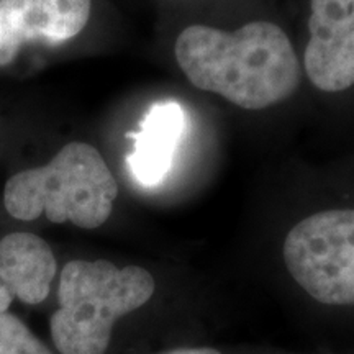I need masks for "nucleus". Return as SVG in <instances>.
I'll return each mask as SVG.
<instances>
[{"instance_id":"nucleus-5","label":"nucleus","mask_w":354,"mask_h":354,"mask_svg":"<svg viewBox=\"0 0 354 354\" xmlns=\"http://www.w3.org/2000/svg\"><path fill=\"white\" fill-rule=\"evenodd\" d=\"M304 68L323 94L354 91V0H310Z\"/></svg>"},{"instance_id":"nucleus-3","label":"nucleus","mask_w":354,"mask_h":354,"mask_svg":"<svg viewBox=\"0 0 354 354\" xmlns=\"http://www.w3.org/2000/svg\"><path fill=\"white\" fill-rule=\"evenodd\" d=\"M117 196V180L102 154L92 145L71 141L48 165L10 177L3 205L13 218L32 221L44 214L53 223L95 230L112 215Z\"/></svg>"},{"instance_id":"nucleus-9","label":"nucleus","mask_w":354,"mask_h":354,"mask_svg":"<svg viewBox=\"0 0 354 354\" xmlns=\"http://www.w3.org/2000/svg\"><path fill=\"white\" fill-rule=\"evenodd\" d=\"M0 354H51L20 318L0 312Z\"/></svg>"},{"instance_id":"nucleus-10","label":"nucleus","mask_w":354,"mask_h":354,"mask_svg":"<svg viewBox=\"0 0 354 354\" xmlns=\"http://www.w3.org/2000/svg\"><path fill=\"white\" fill-rule=\"evenodd\" d=\"M161 354H221L214 348H179Z\"/></svg>"},{"instance_id":"nucleus-8","label":"nucleus","mask_w":354,"mask_h":354,"mask_svg":"<svg viewBox=\"0 0 354 354\" xmlns=\"http://www.w3.org/2000/svg\"><path fill=\"white\" fill-rule=\"evenodd\" d=\"M184 125V112L176 102H159L149 109L140 131L135 133V145L128 156L131 174L140 184L156 185L165 179Z\"/></svg>"},{"instance_id":"nucleus-1","label":"nucleus","mask_w":354,"mask_h":354,"mask_svg":"<svg viewBox=\"0 0 354 354\" xmlns=\"http://www.w3.org/2000/svg\"><path fill=\"white\" fill-rule=\"evenodd\" d=\"M174 55L194 87L245 110L282 104L302 81L294 46L272 21H250L232 32L189 25L176 39Z\"/></svg>"},{"instance_id":"nucleus-2","label":"nucleus","mask_w":354,"mask_h":354,"mask_svg":"<svg viewBox=\"0 0 354 354\" xmlns=\"http://www.w3.org/2000/svg\"><path fill=\"white\" fill-rule=\"evenodd\" d=\"M154 290L151 272L140 266L69 261L59 279V308L50 320L56 349L61 354H105L115 322L148 304Z\"/></svg>"},{"instance_id":"nucleus-7","label":"nucleus","mask_w":354,"mask_h":354,"mask_svg":"<svg viewBox=\"0 0 354 354\" xmlns=\"http://www.w3.org/2000/svg\"><path fill=\"white\" fill-rule=\"evenodd\" d=\"M56 276V258L43 238L33 233H10L0 240V312L13 300L41 304Z\"/></svg>"},{"instance_id":"nucleus-6","label":"nucleus","mask_w":354,"mask_h":354,"mask_svg":"<svg viewBox=\"0 0 354 354\" xmlns=\"http://www.w3.org/2000/svg\"><path fill=\"white\" fill-rule=\"evenodd\" d=\"M92 0H0V68L26 44H61L86 28Z\"/></svg>"},{"instance_id":"nucleus-4","label":"nucleus","mask_w":354,"mask_h":354,"mask_svg":"<svg viewBox=\"0 0 354 354\" xmlns=\"http://www.w3.org/2000/svg\"><path fill=\"white\" fill-rule=\"evenodd\" d=\"M282 256L292 279L313 300L354 307V205L300 220L287 233Z\"/></svg>"}]
</instances>
